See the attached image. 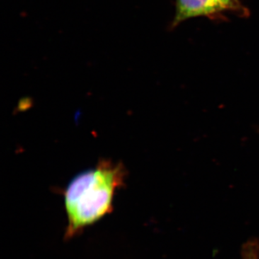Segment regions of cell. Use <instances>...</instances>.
Segmentation results:
<instances>
[{
    "mask_svg": "<svg viewBox=\"0 0 259 259\" xmlns=\"http://www.w3.org/2000/svg\"><path fill=\"white\" fill-rule=\"evenodd\" d=\"M127 170L121 162L102 159L76 175L64 192L67 237L96 223L111 212L116 191L125 185Z\"/></svg>",
    "mask_w": 259,
    "mask_h": 259,
    "instance_id": "6da1fadb",
    "label": "cell"
},
{
    "mask_svg": "<svg viewBox=\"0 0 259 259\" xmlns=\"http://www.w3.org/2000/svg\"><path fill=\"white\" fill-rule=\"evenodd\" d=\"M225 13L245 17L248 10L240 0H177L172 26L176 27L188 19L198 17L219 18Z\"/></svg>",
    "mask_w": 259,
    "mask_h": 259,
    "instance_id": "7a4b0ae2",
    "label": "cell"
},
{
    "mask_svg": "<svg viewBox=\"0 0 259 259\" xmlns=\"http://www.w3.org/2000/svg\"><path fill=\"white\" fill-rule=\"evenodd\" d=\"M243 259H259L258 253L253 247H248L245 250Z\"/></svg>",
    "mask_w": 259,
    "mask_h": 259,
    "instance_id": "3957f363",
    "label": "cell"
}]
</instances>
